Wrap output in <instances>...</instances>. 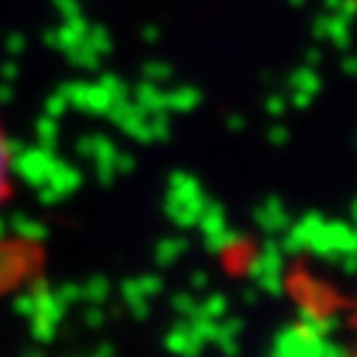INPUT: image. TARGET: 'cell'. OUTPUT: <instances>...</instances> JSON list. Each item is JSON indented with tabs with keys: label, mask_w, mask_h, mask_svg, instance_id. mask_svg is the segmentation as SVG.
Returning a JSON list of instances; mask_svg holds the SVG:
<instances>
[{
	"label": "cell",
	"mask_w": 357,
	"mask_h": 357,
	"mask_svg": "<svg viewBox=\"0 0 357 357\" xmlns=\"http://www.w3.org/2000/svg\"><path fill=\"white\" fill-rule=\"evenodd\" d=\"M9 192H12V146H9L6 124L0 119V208H3Z\"/></svg>",
	"instance_id": "obj_1"
},
{
	"label": "cell",
	"mask_w": 357,
	"mask_h": 357,
	"mask_svg": "<svg viewBox=\"0 0 357 357\" xmlns=\"http://www.w3.org/2000/svg\"><path fill=\"white\" fill-rule=\"evenodd\" d=\"M349 357H357V340H354V349H351V354Z\"/></svg>",
	"instance_id": "obj_2"
}]
</instances>
